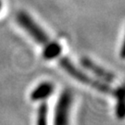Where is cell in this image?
Instances as JSON below:
<instances>
[{
	"instance_id": "cell-1",
	"label": "cell",
	"mask_w": 125,
	"mask_h": 125,
	"mask_svg": "<svg viewBox=\"0 0 125 125\" xmlns=\"http://www.w3.org/2000/svg\"><path fill=\"white\" fill-rule=\"evenodd\" d=\"M17 22L43 48V57L46 60L57 59L61 56L62 47L60 44L53 41L45 30L25 11H20L17 14Z\"/></svg>"
},
{
	"instance_id": "cell-2",
	"label": "cell",
	"mask_w": 125,
	"mask_h": 125,
	"mask_svg": "<svg viewBox=\"0 0 125 125\" xmlns=\"http://www.w3.org/2000/svg\"><path fill=\"white\" fill-rule=\"evenodd\" d=\"M58 59L60 67L62 68L69 75L72 76V78H74L78 82H80L85 85H88L90 87H92L93 89L97 90L98 92L103 93V94H112V95L115 94V90L116 89H113L110 85H108L106 83L95 80L94 78L88 76L87 74H85L84 72H82L80 69L76 67L68 58L59 57Z\"/></svg>"
},
{
	"instance_id": "cell-3",
	"label": "cell",
	"mask_w": 125,
	"mask_h": 125,
	"mask_svg": "<svg viewBox=\"0 0 125 125\" xmlns=\"http://www.w3.org/2000/svg\"><path fill=\"white\" fill-rule=\"evenodd\" d=\"M72 105V94L70 90H64L58 100L55 109L56 125H65L69 123V116Z\"/></svg>"
},
{
	"instance_id": "cell-4",
	"label": "cell",
	"mask_w": 125,
	"mask_h": 125,
	"mask_svg": "<svg viewBox=\"0 0 125 125\" xmlns=\"http://www.w3.org/2000/svg\"><path fill=\"white\" fill-rule=\"evenodd\" d=\"M80 62L82 64V66L84 68L85 70H87L88 72H92L93 74L97 76L99 79L105 81L107 83H113V82H115L116 77H115V75L112 72H110L109 71L106 70L105 68L101 67L100 65L94 62L92 59L83 57V58H81Z\"/></svg>"
},
{
	"instance_id": "cell-5",
	"label": "cell",
	"mask_w": 125,
	"mask_h": 125,
	"mask_svg": "<svg viewBox=\"0 0 125 125\" xmlns=\"http://www.w3.org/2000/svg\"><path fill=\"white\" fill-rule=\"evenodd\" d=\"M54 92V85L49 82H45L38 85L31 93L32 101H42L48 98Z\"/></svg>"
},
{
	"instance_id": "cell-6",
	"label": "cell",
	"mask_w": 125,
	"mask_h": 125,
	"mask_svg": "<svg viewBox=\"0 0 125 125\" xmlns=\"http://www.w3.org/2000/svg\"><path fill=\"white\" fill-rule=\"evenodd\" d=\"M114 96L117 99L116 116L119 119H122L124 116V88L122 85L119 88H116Z\"/></svg>"
},
{
	"instance_id": "cell-7",
	"label": "cell",
	"mask_w": 125,
	"mask_h": 125,
	"mask_svg": "<svg viewBox=\"0 0 125 125\" xmlns=\"http://www.w3.org/2000/svg\"><path fill=\"white\" fill-rule=\"evenodd\" d=\"M47 112L48 107L47 104L45 102H43L39 106L38 113H37V124L38 125H45L47 122Z\"/></svg>"
},
{
	"instance_id": "cell-8",
	"label": "cell",
	"mask_w": 125,
	"mask_h": 125,
	"mask_svg": "<svg viewBox=\"0 0 125 125\" xmlns=\"http://www.w3.org/2000/svg\"><path fill=\"white\" fill-rule=\"evenodd\" d=\"M1 9H2V1L0 0V10H1Z\"/></svg>"
}]
</instances>
